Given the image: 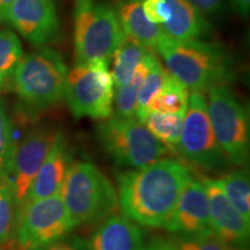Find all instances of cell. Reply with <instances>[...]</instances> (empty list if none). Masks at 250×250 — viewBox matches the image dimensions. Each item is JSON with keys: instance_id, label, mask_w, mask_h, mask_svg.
<instances>
[{"instance_id": "1", "label": "cell", "mask_w": 250, "mask_h": 250, "mask_svg": "<svg viewBox=\"0 0 250 250\" xmlns=\"http://www.w3.org/2000/svg\"><path fill=\"white\" fill-rule=\"evenodd\" d=\"M193 177L187 165L160 159L140 169L117 175L118 204L130 220L146 227H166L181 193Z\"/></svg>"}, {"instance_id": "2", "label": "cell", "mask_w": 250, "mask_h": 250, "mask_svg": "<svg viewBox=\"0 0 250 250\" xmlns=\"http://www.w3.org/2000/svg\"><path fill=\"white\" fill-rule=\"evenodd\" d=\"M156 51L166 68L189 92L208 90L225 85L234 77V64L227 50L203 40L180 41L164 36Z\"/></svg>"}, {"instance_id": "3", "label": "cell", "mask_w": 250, "mask_h": 250, "mask_svg": "<svg viewBox=\"0 0 250 250\" xmlns=\"http://www.w3.org/2000/svg\"><path fill=\"white\" fill-rule=\"evenodd\" d=\"M61 196L72 227L102 223L118 208V195L109 179L90 162L71 165Z\"/></svg>"}, {"instance_id": "4", "label": "cell", "mask_w": 250, "mask_h": 250, "mask_svg": "<svg viewBox=\"0 0 250 250\" xmlns=\"http://www.w3.org/2000/svg\"><path fill=\"white\" fill-rule=\"evenodd\" d=\"M68 68L55 50L41 46L22 56L13 73L19 98L28 107L44 110L64 99Z\"/></svg>"}, {"instance_id": "5", "label": "cell", "mask_w": 250, "mask_h": 250, "mask_svg": "<svg viewBox=\"0 0 250 250\" xmlns=\"http://www.w3.org/2000/svg\"><path fill=\"white\" fill-rule=\"evenodd\" d=\"M98 138L105 153L121 168L140 169L170 152L136 117L110 116L98 126Z\"/></svg>"}, {"instance_id": "6", "label": "cell", "mask_w": 250, "mask_h": 250, "mask_svg": "<svg viewBox=\"0 0 250 250\" xmlns=\"http://www.w3.org/2000/svg\"><path fill=\"white\" fill-rule=\"evenodd\" d=\"M124 37L116 9L107 4H94L74 15V62L109 65Z\"/></svg>"}, {"instance_id": "7", "label": "cell", "mask_w": 250, "mask_h": 250, "mask_svg": "<svg viewBox=\"0 0 250 250\" xmlns=\"http://www.w3.org/2000/svg\"><path fill=\"white\" fill-rule=\"evenodd\" d=\"M208 112L217 142L230 164L247 167L250 152L248 111L226 85L211 87Z\"/></svg>"}, {"instance_id": "8", "label": "cell", "mask_w": 250, "mask_h": 250, "mask_svg": "<svg viewBox=\"0 0 250 250\" xmlns=\"http://www.w3.org/2000/svg\"><path fill=\"white\" fill-rule=\"evenodd\" d=\"M115 86L109 65H74L68 71L64 98L76 118L107 120L114 111Z\"/></svg>"}, {"instance_id": "9", "label": "cell", "mask_w": 250, "mask_h": 250, "mask_svg": "<svg viewBox=\"0 0 250 250\" xmlns=\"http://www.w3.org/2000/svg\"><path fill=\"white\" fill-rule=\"evenodd\" d=\"M177 151L188 162L206 171H220L229 164L215 138L208 102L201 92L190 93Z\"/></svg>"}, {"instance_id": "10", "label": "cell", "mask_w": 250, "mask_h": 250, "mask_svg": "<svg viewBox=\"0 0 250 250\" xmlns=\"http://www.w3.org/2000/svg\"><path fill=\"white\" fill-rule=\"evenodd\" d=\"M61 192L19 208L17 235L20 249L30 250L62 239L72 229Z\"/></svg>"}, {"instance_id": "11", "label": "cell", "mask_w": 250, "mask_h": 250, "mask_svg": "<svg viewBox=\"0 0 250 250\" xmlns=\"http://www.w3.org/2000/svg\"><path fill=\"white\" fill-rule=\"evenodd\" d=\"M151 22L158 24L169 39L202 40L210 23L188 0H136Z\"/></svg>"}, {"instance_id": "12", "label": "cell", "mask_w": 250, "mask_h": 250, "mask_svg": "<svg viewBox=\"0 0 250 250\" xmlns=\"http://www.w3.org/2000/svg\"><path fill=\"white\" fill-rule=\"evenodd\" d=\"M57 134L58 131L51 129H37L31 131L15 146L6 176L13 188L19 208L26 201L28 190L54 145Z\"/></svg>"}, {"instance_id": "13", "label": "cell", "mask_w": 250, "mask_h": 250, "mask_svg": "<svg viewBox=\"0 0 250 250\" xmlns=\"http://www.w3.org/2000/svg\"><path fill=\"white\" fill-rule=\"evenodd\" d=\"M6 22L31 44L44 46L58 37L61 23L54 0H15Z\"/></svg>"}, {"instance_id": "14", "label": "cell", "mask_w": 250, "mask_h": 250, "mask_svg": "<svg viewBox=\"0 0 250 250\" xmlns=\"http://www.w3.org/2000/svg\"><path fill=\"white\" fill-rule=\"evenodd\" d=\"M166 228L175 236H197L212 232L208 198L202 179L193 176L188 182Z\"/></svg>"}, {"instance_id": "15", "label": "cell", "mask_w": 250, "mask_h": 250, "mask_svg": "<svg viewBox=\"0 0 250 250\" xmlns=\"http://www.w3.org/2000/svg\"><path fill=\"white\" fill-rule=\"evenodd\" d=\"M210 206L211 228L227 246L248 247L250 223L228 201L215 179L203 177Z\"/></svg>"}, {"instance_id": "16", "label": "cell", "mask_w": 250, "mask_h": 250, "mask_svg": "<svg viewBox=\"0 0 250 250\" xmlns=\"http://www.w3.org/2000/svg\"><path fill=\"white\" fill-rule=\"evenodd\" d=\"M72 164L73 162L68 144L61 131H58L54 145L31 183L24 202L37 201L61 192Z\"/></svg>"}, {"instance_id": "17", "label": "cell", "mask_w": 250, "mask_h": 250, "mask_svg": "<svg viewBox=\"0 0 250 250\" xmlns=\"http://www.w3.org/2000/svg\"><path fill=\"white\" fill-rule=\"evenodd\" d=\"M142 229L125 215L112 214L96 228L87 250H145Z\"/></svg>"}, {"instance_id": "18", "label": "cell", "mask_w": 250, "mask_h": 250, "mask_svg": "<svg viewBox=\"0 0 250 250\" xmlns=\"http://www.w3.org/2000/svg\"><path fill=\"white\" fill-rule=\"evenodd\" d=\"M118 21L126 36L138 41L149 50H155L165 34L160 26L151 22L136 0H127L116 9Z\"/></svg>"}, {"instance_id": "19", "label": "cell", "mask_w": 250, "mask_h": 250, "mask_svg": "<svg viewBox=\"0 0 250 250\" xmlns=\"http://www.w3.org/2000/svg\"><path fill=\"white\" fill-rule=\"evenodd\" d=\"M152 51L138 41L125 35L124 40L112 55L111 70L109 71L114 81L115 88L126 83L133 76L134 71L145 61L148 52Z\"/></svg>"}, {"instance_id": "20", "label": "cell", "mask_w": 250, "mask_h": 250, "mask_svg": "<svg viewBox=\"0 0 250 250\" xmlns=\"http://www.w3.org/2000/svg\"><path fill=\"white\" fill-rule=\"evenodd\" d=\"M146 59H147L148 70L142 86H140L136 110V118L142 123H144V121L148 116V108L153 99L160 92L169 76V72L161 64L154 52H149Z\"/></svg>"}, {"instance_id": "21", "label": "cell", "mask_w": 250, "mask_h": 250, "mask_svg": "<svg viewBox=\"0 0 250 250\" xmlns=\"http://www.w3.org/2000/svg\"><path fill=\"white\" fill-rule=\"evenodd\" d=\"M228 201L246 219L250 220V177L249 169L242 167L215 179Z\"/></svg>"}, {"instance_id": "22", "label": "cell", "mask_w": 250, "mask_h": 250, "mask_svg": "<svg viewBox=\"0 0 250 250\" xmlns=\"http://www.w3.org/2000/svg\"><path fill=\"white\" fill-rule=\"evenodd\" d=\"M190 92L179 80L169 73L164 87L156 94L148 108L149 112H161V114H186L189 103Z\"/></svg>"}, {"instance_id": "23", "label": "cell", "mask_w": 250, "mask_h": 250, "mask_svg": "<svg viewBox=\"0 0 250 250\" xmlns=\"http://www.w3.org/2000/svg\"><path fill=\"white\" fill-rule=\"evenodd\" d=\"M147 59L145 58V61L134 71L133 76L130 78V80L124 85L116 87L114 94V110L116 116L126 118L136 116L139 89L146 74H147Z\"/></svg>"}, {"instance_id": "24", "label": "cell", "mask_w": 250, "mask_h": 250, "mask_svg": "<svg viewBox=\"0 0 250 250\" xmlns=\"http://www.w3.org/2000/svg\"><path fill=\"white\" fill-rule=\"evenodd\" d=\"M183 115L161 114V112H149L144 121V124L149 132L161 142L167 148L175 153L180 142L181 131L183 125Z\"/></svg>"}, {"instance_id": "25", "label": "cell", "mask_w": 250, "mask_h": 250, "mask_svg": "<svg viewBox=\"0 0 250 250\" xmlns=\"http://www.w3.org/2000/svg\"><path fill=\"white\" fill-rule=\"evenodd\" d=\"M17 199L5 174L0 175V246L9 241L17 228Z\"/></svg>"}, {"instance_id": "26", "label": "cell", "mask_w": 250, "mask_h": 250, "mask_svg": "<svg viewBox=\"0 0 250 250\" xmlns=\"http://www.w3.org/2000/svg\"><path fill=\"white\" fill-rule=\"evenodd\" d=\"M22 45L13 31L0 30V81L1 83L13 76L22 58Z\"/></svg>"}, {"instance_id": "27", "label": "cell", "mask_w": 250, "mask_h": 250, "mask_svg": "<svg viewBox=\"0 0 250 250\" xmlns=\"http://www.w3.org/2000/svg\"><path fill=\"white\" fill-rule=\"evenodd\" d=\"M176 250H228V246L213 232L197 236H175L169 239Z\"/></svg>"}, {"instance_id": "28", "label": "cell", "mask_w": 250, "mask_h": 250, "mask_svg": "<svg viewBox=\"0 0 250 250\" xmlns=\"http://www.w3.org/2000/svg\"><path fill=\"white\" fill-rule=\"evenodd\" d=\"M14 148L11 121L8 120L5 110L0 105V175H6Z\"/></svg>"}, {"instance_id": "29", "label": "cell", "mask_w": 250, "mask_h": 250, "mask_svg": "<svg viewBox=\"0 0 250 250\" xmlns=\"http://www.w3.org/2000/svg\"><path fill=\"white\" fill-rule=\"evenodd\" d=\"M30 250H87V242L80 237L59 239L57 241L36 247Z\"/></svg>"}, {"instance_id": "30", "label": "cell", "mask_w": 250, "mask_h": 250, "mask_svg": "<svg viewBox=\"0 0 250 250\" xmlns=\"http://www.w3.org/2000/svg\"><path fill=\"white\" fill-rule=\"evenodd\" d=\"M199 13L208 17H215L223 13L225 0H188Z\"/></svg>"}, {"instance_id": "31", "label": "cell", "mask_w": 250, "mask_h": 250, "mask_svg": "<svg viewBox=\"0 0 250 250\" xmlns=\"http://www.w3.org/2000/svg\"><path fill=\"white\" fill-rule=\"evenodd\" d=\"M145 250H176L170 240L164 237H154L146 247Z\"/></svg>"}, {"instance_id": "32", "label": "cell", "mask_w": 250, "mask_h": 250, "mask_svg": "<svg viewBox=\"0 0 250 250\" xmlns=\"http://www.w3.org/2000/svg\"><path fill=\"white\" fill-rule=\"evenodd\" d=\"M234 8L241 14L243 18H248L250 12V0H230Z\"/></svg>"}, {"instance_id": "33", "label": "cell", "mask_w": 250, "mask_h": 250, "mask_svg": "<svg viewBox=\"0 0 250 250\" xmlns=\"http://www.w3.org/2000/svg\"><path fill=\"white\" fill-rule=\"evenodd\" d=\"M15 0H0V22H6V17L9 7Z\"/></svg>"}, {"instance_id": "34", "label": "cell", "mask_w": 250, "mask_h": 250, "mask_svg": "<svg viewBox=\"0 0 250 250\" xmlns=\"http://www.w3.org/2000/svg\"><path fill=\"white\" fill-rule=\"evenodd\" d=\"M73 1H74V15L78 14L81 11H85V9L89 8L90 6L95 4L94 0H73Z\"/></svg>"}, {"instance_id": "35", "label": "cell", "mask_w": 250, "mask_h": 250, "mask_svg": "<svg viewBox=\"0 0 250 250\" xmlns=\"http://www.w3.org/2000/svg\"><path fill=\"white\" fill-rule=\"evenodd\" d=\"M228 250H249L248 247H233L228 246Z\"/></svg>"}, {"instance_id": "36", "label": "cell", "mask_w": 250, "mask_h": 250, "mask_svg": "<svg viewBox=\"0 0 250 250\" xmlns=\"http://www.w3.org/2000/svg\"><path fill=\"white\" fill-rule=\"evenodd\" d=\"M0 87H1V81H0Z\"/></svg>"}]
</instances>
